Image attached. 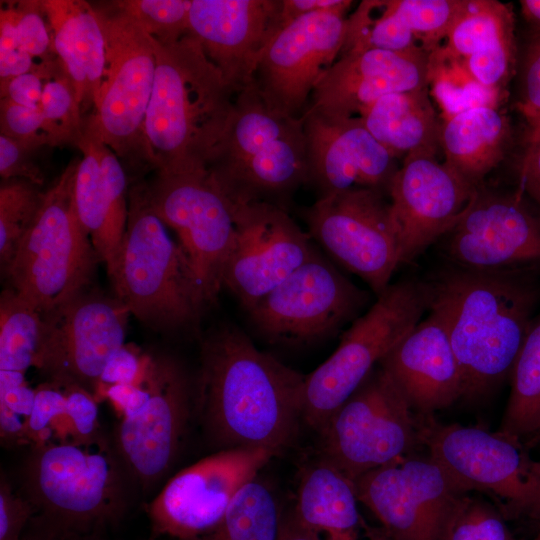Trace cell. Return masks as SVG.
Masks as SVG:
<instances>
[{"label": "cell", "mask_w": 540, "mask_h": 540, "mask_svg": "<svg viewBox=\"0 0 540 540\" xmlns=\"http://www.w3.org/2000/svg\"><path fill=\"white\" fill-rule=\"evenodd\" d=\"M156 70L144 123L155 172L207 168L231 120L235 94L189 33L156 42Z\"/></svg>", "instance_id": "obj_2"}, {"label": "cell", "mask_w": 540, "mask_h": 540, "mask_svg": "<svg viewBox=\"0 0 540 540\" xmlns=\"http://www.w3.org/2000/svg\"><path fill=\"white\" fill-rule=\"evenodd\" d=\"M368 294L315 250L247 312L271 342L308 343L337 332L366 305Z\"/></svg>", "instance_id": "obj_13"}, {"label": "cell", "mask_w": 540, "mask_h": 540, "mask_svg": "<svg viewBox=\"0 0 540 540\" xmlns=\"http://www.w3.org/2000/svg\"><path fill=\"white\" fill-rule=\"evenodd\" d=\"M528 122L527 144L540 142V112L524 115Z\"/></svg>", "instance_id": "obj_57"}, {"label": "cell", "mask_w": 540, "mask_h": 540, "mask_svg": "<svg viewBox=\"0 0 540 540\" xmlns=\"http://www.w3.org/2000/svg\"><path fill=\"white\" fill-rule=\"evenodd\" d=\"M0 130L1 135L32 148L50 146L39 108L25 107L1 98Z\"/></svg>", "instance_id": "obj_43"}, {"label": "cell", "mask_w": 540, "mask_h": 540, "mask_svg": "<svg viewBox=\"0 0 540 540\" xmlns=\"http://www.w3.org/2000/svg\"><path fill=\"white\" fill-rule=\"evenodd\" d=\"M433 84L435 96L446 118L478 106L497 107L501 93L479 84L463 62L448 54L443 47L428 57V84Z\"/></svg>", "instance_id": "obj_36"}, {"label": "cell", "mask_w": 540, "mask_h": 540, "mask_svg": "<svg viewBox=\"0 0 540 540\" xmlns=\"http://www.w3.org/2000/svg\"><path fill=\"white\" fill-rule=\"evenodd\" d=\"M352 3L350 0H282V24L317 11L348 10Z\"/></svg>", "instance_id": "obj_53"}, {"label": "cell", "mask_w": 540, "mask_h": 540, "mask_svg": "<svg viewBox=\"0 0 540 540\" xmlns=\"http://www.w3.org/2000/svg\"><path fill=\"white\" fill-rule=\"evenodd\" d=\"M379 362L417 415H434L463 397L448 329L435 308Z\"/></svg>", "instance_id": "obj_26"}, {"label": "cell", "mask_w": 540, "mask_h": 540, "mask_svg": "<svg viewBox=\"0 0 540 540\" xmlns=\"http://www.w3.org/2000/svg\"><path fill=\"white\" fill-rule=\"evenodd\" d=\"M38 150L0 134V175L2 180L20 178L39 187L42 186L44 175L35 157Z\"/></svg>", "instance_id": "obj_47"}, {"label": "cell", "mask_w": 540, "mask_h": 540, "mask_svg": "<svg viewBox=\"0 0 540 540\" xmlns=\"http://www.w3.org/2000/svg\"><path fill=\"white\" fill-rule=\"evenodd\" d=\"M347 10L317 11L283 25L266 48L255 86L266 106L300 118L326 71L341 54Z\"/></svg>", "instance_id": "obj_17"}, {"label": "cell", "mask_w": 540, "mask_h": 540, "mask_svg": "<svg viewBox=\"0 0 540 540\" xmlns=\"http://www.w3.org/2000/svg\"><path fill=\"white\" fill-rule=\"evenodd\" d=\"M318 433L320 458L353 482L419 443L416 414L379 365Z\"/></svg>", "instance_id": "obj_11"}, {"label": "cell", "mask_w": 540, "mask_h": 540, "mask_svg": "<svg viewBox=\"0 0 540 540\" xmlns=\"http://www.w3.org/2000/svg\"><path fill=\"white\" fill-rule=\"evenodd\" d=\"M306 375L259 350L224 325L202 341L195 412L222 449L265 448L278 454L296 438Z\"/></svg>", "instance_id": "obj_1"}, {"label": "cell", "mask_w": 540, "mask_h": 540, "mask_svg": "<svg viewBox=\"0 0 540 540\" xmlns=\"http://www.w3.org/2000/svg\"><path fill=\"white\" fill-rule=\"evenodd\" d=\"M52 60L36 63L31 71L0 81L1 98L25 107L39 108Z\"/></svg>", "instance_id": "obj_49"}, {"label": "cell", "mask_w": 540, "mask_h": 540, "mask_svg": "<svg viewBox=\"0 0 540 540\" xmlns=\"http://www.w3.org/2000/svg\"><path fill=\"white\" fill-rule=\"evenodd\" d=\"M479 187L461 178L433 154L403 158L388 190L400 263H408L461 220Z\"/></svg>", "instance_id": "obj_21"}, {"label": "cell", "mask_w": 540, "mask_h": 540, "mask_svg": "<svg viewBox=\"0 0 540 540\" xmlns=\"http://www.w3.org/2000/svg\"><path fill=\"white\" fill-rule=\"evenodd\" d=\"M532 540H540V534L534 537Z\"/></svg>", "instance_id": "obj_60"}, {"label": "cell", "mask_w": 540, "mask_h": 540, "mask_svg": "<svg viewBox=\"0 0 540 540\" xmlns=\"http://www.w3.org/2000/svg\"><path fill=\"white\" fill-rule=\"evenodd\" d=\"M428 57L423 49L342 54L316 85L306 110L340 118L359 117L384 95L427 87Z\"/></svg>", "instance_id": "obj_25"}, {"label": "cell", "mask_w": 540, "mask_h": 540, "mask_svg": "<svg viewBox=\"0 0 540 540\" xmlns=\"http://www.w3.org/2000/svg\"><path fill=\"white\" fill-rule=\"evenodd\" d=\"M509 137L506 116L497 107L478 106L445 118L440 147L445 164L461 178L480 187L484 177L504 157Z\"/></svg>", "instance_id": "obj_30"}, {"label": "cell", "mask_w": 540, "mask_h": 540, "mask_svg": "<svg viewBox=\"0 0 540 540\" xmlns=\"http://www.w3.org/2000/svg\"><path fill=\"white\" fill-rule=\"evenodd\" d=\"M282 0H192L188 33L237 95L254 84L260 60L283 26Z\"/></svg>", "instance_id": "obj_22"}, {"label": "cell", "mask_w": 540, "mask_h": 540, "mask_svg": "<svg viewBox=\"0 0 540 540\" xmlns=\"http://www.w3.org/2000/svg\"><path fill=\"white\" fill-rule=\"evenodd\" d=\"M9 407L0 403L1 438L11 444L29 441L26 420Z\"/></svg>", "instance_id": "obj_55"}, {"label": "cell", "mask_w": 540, "mask_h": 540, "mask_svg": "<svg viewBox=\"0 0 540 540\" xmlns=\"http://www.w3.org/2000/svg\"><path fill=\"white\" fill-rule=\"evenodd\" d=\"M438 540H515L501 511L477 493L461 494L451 507Z\"/></svg>", "instance_id": "obj_39"}, {"label": "cell", "mask_w": 540, "mask_h": 540, "mask_svg": "<svg viewBox=\"0 0 540 540\" xmlns=\"http://www.w3.org/2000/svg\"><path fill=\"white\" fill-rule=\"evenodd\" d=\"M44 192L28 180H2L0 186V265L12 261L21 240L36 217Z\"/></svg>", "instance_id": "obj_38"}, {"label": "cell", "mask_w": 540, "mask_h": 540, "mask_svg": "<svg viewBox=\"0 0 540 540\" xmlns=\"http://www.w3.org/2000/svg\"><path fill=\"white\" fill-rule=\"evenodd\" d=\"M148 359L149 355L142 354L134 345L124 344L106 363L94 392L95 398L112 385L141 384Z\"/></svg>", "instance_id": "obj_45"}, {"label": "cell", "mask_w": 540, "mask_h": 540, "mask_svg": "<svg viewBox=\"0 0 540 540\" xmlns=\"http://www.w3.org/2000/svg\"><path fill=\"white\" fill-rule=\"evenodd\" d=\"M76 146L78 160L73 198L79 221L99 261L108 269L119 250L128 219L127 180L119 157L84 120Z\"/></svg>", "instance_id": "obj_27"}, {"label": "cell", "mask_w": 540, "mask_h": 540, "mask_svg": "<svg viewBox=\"0 0 540 540\" xmlns=\"http://www.w3.org/2000/svg\"><path fill=\"white\" fill-rule=\"evenodd\" d=\"M419 443L464 492L487 495L504 517L540 520V460L501 431L443 424L417 415Z\"/></svg>", "instance_id": "obj_9"}, {"label": "cell", "mask_w": 540, "mask_h": 540, "mask_svg": "<svg viewBox=\"0 0 540 540\" xmlns=\"http://www.w3.org/2000/svg\"><path fill=\"white\" fill-rule=\"evenodd\" d=\"M60 384L66 397L65 418L73 438L89 439L96 436L98 408L95 396L74 382Z\"/></svg>", "instance_id": "obj_46"}, {"label": "cell", "mask_w": 540, "mask_h": 540, "mask_svg": "<svg viewBox=\"0 0 540 540\" xmlns=\"http://www.w3.org/2000/svg\"><path fill=\"white\" fill-rule=\"evenodd\" d=\"M519 109L523 115L540 112V37L531 43L527 52Z\"/></svg>", "instance_id": "obj_51"}, {"label": "cell", "mask_w": 540, "mask_h": 540, "mask_svg": "<svg viewBox=\"0 0 540 540\" xmlns=\"http://www.w3.org/2000/svg\"><path fill=\"white\" fill-rule=\"evenodd\" d=\"M447 256L464 269L502 272L540 261V219L518 196L478 188L468 210L446 234Z\"/></svg>", "instance_id": "obj_23"}, {"label": "cell", "mask_w": 540, "mask_h": 540, "mask_svg": "<svg viewBox=\"0 0 540 540\" xmlns=\"http://www.w3.org/2000/svg\"><path fill=\"white\" fill-rule=\"evenodd\" d=\"M94 9L105 38L106 71L94 113L85 121L119 159L146 161L144 123L155 79V40L114 2Z\"/></svg>", "instance_id": "obj_10"}, {"label": "cell", "mask_w": 540, "mask_h": 540, "mask_svg": "<svg viewBox=\"0 0 540 540\" xmlns=\"http://www.w3.org/2000/svg\"><path fill=\"white\" fill-rule=\"evenodd\" d=\"M466 0H393V6L420 47L430 54L440 47Z\"/></svg>", "instance_id": "obj_40"}, {"label": "cell", "mask_w": 540, "mask_h": 540, "mask_svg": "<svg viewBox=\"0 0 540 540\" xmlns=\"http://www.w3.org/2000/svg\"><path fill=\"white\" fill-rule=\"evenodd\" d=\"M430 307L443 316L463 383L477 398L512 371L532 324L536 292L507 272L457 269L430 283Z\"/></svg>", "instance_id": "obj_3"}, {"label": "cell", "mask_w": 540, "mask_h": 540, "mask_svg": "<svg viewBox=\"0 0 540 540\" xmlns=\"http://www.w3.org/2000/svg\"><path fill=\"white\" fill-rule=\"evenodd\" d=\"M354 482L319 458L301 478L293 514L325 540H361L365 521Z\"/></svg>", "instance_id": "obj_31"}, {"label": "cell", "mask_w": 540, "mask_h": 540, "mask_svg": "<svg viewBox=\"0 0 540 540\" xmlns=\"http://www.w3.org/2000/svg\"><path fill=\"white\" fill-rule=\"evenodd\" d=\"M279 540H322L320 535L302 524L293 512L284 518Z\"/></svg>", "instance_id": "obj_56"}, {"label": "cell", "mask_w": 540, "mask_h": 540, "mask_svg": "<svg viewBox=\"0 0 540 540\" xmlns=\"http://www.w3.org/2000/svg\"><path fill=\"white\" fill-rule=\"evenodd\" d=\"M129 310L116 298L84 289L43 314L38 369L51 381L74 382L95 392L109 358L125 344Z\"/></svg>", "instance_id": "obj_19"}, {"label": "cell", "mask_w": 540, "mask_h": 540, "mask_svg": "<svg viewBox=\"0 0 540 540\" xmlns=\"http://www.w3.org/2000/svg\"><path fill=\"white\" fill-rule=\"evenodd\" d=\"M66 397L63 386L51 381L40 385L35 390L32 411L26 420L29 441L35 446L48 442L51 435L50 425L57 419L65 417Z\"/></svg>", "instance_id": "obj_44"}, {"label": "cell", "mask_w": 540, "mask_h": 540, "mask_svg": "<svg viewBox=\"0 0 540 540\" xmlns=\"http://www.w3.org/2000/svg\"><path fill=\"white\" fill-rule=\"evenodd\" d=\"M128 192L125 234L107 269L115 297L154 330L197 326L209 306L185 253L154 212L147 183H136Z\"/></svg>", "instance_id": "obj_4"}, {"label": "cell", "mask_w": 540, "mask_h": 540, "mask_svg": "<svg viewBox=\"0 0 540 540\" xmlns=\"http://www.w3.org/2000/svg\"><path fill=\"white\" fill-rule=\"evenodd\" d=\"M39 109L50 147L77 144L84 126L81 105L58 58L50 63Z\"/></svg>", "instance_id": "obj_37"}, {"label": "cell", "mask_w": 540, "mask_h": 540, "mask_svg": "<svg viewBox=\"0 0 540 540\" xmlns=\"http://www.w3.org/2000/svg\"><path fill=\"white\" fill-rule=\"evenodd\" d=\"M33 517V509L25 497L14 493L7 480L0 483V540H23L22 532Z\"/></svg>", "instance_id": "obj_48"}, {"label": "cell", "mask_w": 540, "mask_h": 540, "mask_svg": "<svg viewBox=\"0 0 540 540\" xmlns=\"http://www.w3.org/2000/svg\"><path fill=\"white\" fill-rule=\"evenodd\" d=\"M231 202L281 206L308 182L302 117L270 110L255 83L235 96L225 135L207 166Z\"/></svg>", "instance_id": "obj_6"}, {"label": "cell", "mask_w": 540, "mask_h": 540, "mask_svg": "<svg viewBox=\"0 0 540 540\" xmlns=\"http://www.w3.org/2000/svg\"><path fill=\"white\" fill-rule=\"evenodd\" d=\"M308 182L326 196L356 187L381 190L397 171L396 159L360 117L340 118L306 110Z\"/></svg>", "instance_id": "obj_24"}, {"label": "cell", "mask_w": 540, "mask_h": 540, "mask_svg": "<svg viewBox=\"0 0 540 540\" xmlns=\"http://www.w3.org/2000/svg\"><path fill=\"white\" fill-rule=\"evenodd\" d=\"M78 160L44 192L36 217L3 272L10 288L42 314L90 287L99 261L75 210Z\"/></svg>", "instance_id": "obj_7"}, {"label": "cell", "mask_w": 540, "mask_h": 540, "mask_svg": "<svg viewBox=\"0 0 540 540\" xmlns=\"http://www.w3.org/2000/svg\"><path fill=\"white\" fill-rule=\"evenodd\" d=\"M309 232L379 296L401 264L390 203L381 190L356 187L320 196L306 212Z\"/></svg>", "instance_id": "obj_14"}, {"label": "cell", "mask_w": 540, "mask_h": 540, "mask_svg": "<svg viewBox=\"0 0 540 540\" xmlns=\"http://www.w3.org/2000/svg\"><path fill=\"white\" fill-rule=\"evenodd\" d=\"M43 314L7 288L0 297V370L38 368L43 350Z\"/></svg>", "instance_id": "obj_35"}, {"label": "cell", "mask_w": 540, "mask_h": 540, "mask_svg": "<svg viewBox=\"0 0 540 540\" xmlns=\"http://www.w3.org/2000/svg\"><path fill=\"white\" fill-rule=\"evenodd\" d=\"M524 16L540 25V0H522L520 1Z\"/></svg>", "instance_id": "obj_59"}, {"label": "cell", "mask_w": 540, "mask_h": 540, "mask_svg": "<svg viewBox=\"0 0 540 540\" xmlns=\"http://www.w3.org/2000/svg\"><path fill=\"white\" fill-rule=\"evenodd\" d=\"M35 400L32 390L24 377V373L0 370V403L21 415L27 420Z\"/></svg>", "instance_id": "obj_50"}, {"label": "cell", "mask_w": 540, "mask_h": 540, "mask_svg": "<svg viewBox=\"0 0 540 540\" xmlns=\"http://www.w3.org/2000/svg\"><path fill=\"white\" fill-rule=\"evenodd\" d=\"M17 12V30L22 48L40 62L57 58L51 28L41 1L14 2Z\"/></svg>", "instance_id": "obj_42"}, {"label": "cell", "mask_w": 540, "mask_h": 540, "mask_svg": "<svg viewBox=\"0 0 540 540\" xmlns=\"http://www.w3.org/2000/svg\"><path fill=\"white\" fill-rule=\"evenodd\" d=\"M358 501L397 540H438L456 499L465 493L429 454H410L359 476Z\"/></svg>", "instance_id": "obj_18"}, {"label": "cell", "mask_w": 540, "mask_h": 540, "mask_svg": "<svg viewBox=\"0 0 540 540\" xmlns=\"http://www.w3.org/2000/svg\"><path fill=\"white\" fill-rule=\"evenodd\" d=\"M366 129L395 158L410 154L436 155L442 124L427 87L382 96L361 114Z\"/></svg>", "instance_id": "obj_32"}, {"label": "cell", "mask_w": 540, "mask_h": 540, "mask_svg": "<svg viewBox=\"0 0 540 540\" xmlns=\"http://www.w3.org/2000/svg\"><path fill=\"white\" fill-rule=\"evenodd\" d=\"M147 192L156 215L176 232L208 306L213 305L235 234L230 201L207 168L156 172Z\"/></svg>", "instance_id": "obj_12"}, {"label": "cell", "mask_w": 540, "mask_h": 540, "mask_svg": "<svg viewBox=\"0 0 540 540\" xmlns=\"http://www.w3.org/2000/svg\"><path fill=\"white\" fill-rule=\"evenodd\" d=\"M230 203L235 234L222 281L248 311L315 249L285 208L267 202Z\"/></svg>", "instance_id": "obj_20"}, {"label": "cell", "mask_w": 540, "mask_h": 540, "mask_svg": "<svg viewBox=\"0 0 540 540\" xmlns=\"http://www.w3.org/2000/svg\"><path fill=\"white\" fill-rule=\"evenodd\" d=\"M23 540H27L26 538H24ZM31 540H35V539H31ZM37 540H42L41 538H38Z\"/></svg>", "instance_id": "obj_61"}, {"label": "cell", "mask_w": 540, "mask_h": 540, "mask_svg": "<svg viewBox=\"0 0 540 540\" xmlns=\"http://www.w3.org/2000/svg\"><path fill=\"white\" fill-rule=\"evenodd\" d=\"M257 477L238 491L219 524L196 540H279L285 516L273 490Z\"/></svg>", "instance_id": "obj_33"}, {"label": "cell", "mask_w": 540, "mask_h": 540, "mask_svg": "<svg viewBox=\"0 0 540 540\" xmlns=\"http://www.w3.org/2000/svg\"><path fill=\"white\" fill-rule=\"evenodd\" d=\"M142 382L148 389L147 402L134 416L122 418L116 440L126 470L149 487L177 456L195 410V385L170 355H149Z\"/></svg>", "instance_id": "obj_16"}, {"label": "cell", "mask_w": 540, "mask_h": 540, "mask_svg": "<svg viewBox=\"0 0 540 540\" xmlns=\"http://www.w3.org/2000/svg\"><path fill=\"white\" fill-rule=\"evenodd\" d=\"M277 455L265 448L222 449L181 470L148 506L154 533L179 540L209 533L238 491Z\"/></svg>", "instance_id": "obj_15"}, {"label": "cell", "mask_w": 540, "mask_h": 540, "mask_svg": "<svg viewBox=\"0 0 540 540\" xmlns=\"http://www.w3.org/2000/svg\"><path fill=\"white\" fill-rule=\"evenodd\" d=\"M520 172L524 189L540 205V142L527 144Z\"/></svg>", "instance_id": "obj_54"}, {"label": "cell", "mask_w": 540, "mask_h": 540, "mask_svg": "<svg viewBox=\"0 0 540 540\" xmlns=\"http://www.w3.org/2000/svg\"><path fill=\"white\" fill-rule=\"evenodd\" d=\"M430 283L402 280L390 284L356 318L333 354L306 375L302 418L319 432L357 390L383 357L430 308Z\"/></svg>", "instance_id": "obj_8"}, {"label": "cell", "mask_w": 540, "mask_h": 540, "mask_svg": "<svg viewBox=\"0 0 540 540\" xmlns=\"http://www.w3.org/2000/svg\"><path fill=\"white\" fill-rule=\"evenodd\" d=\"M42 6L79 104H94L106 71L105 38L94 6L83 0H42Z\"/></svg>", "instance_id": "obj_29"}, {"label": "cell", "mask_w": 540, "mask_h": 540, "mask_svg": "<svg viewBox=\"0 0 540 540\" xmlns=\"http://www.w3.org/2000/svg\"><path fill=\"white\" fill-rule=\"evenodd\" d=\"M511 372V392L499 431L526 443L540 437V316L532 322Z\"/></svg>", "instance_id": "obj_34"}, {"label": "cell", "mask_w": 540, "mask_h": 540, "mask_svg": "<svg viewBox=\"0 0 540 540\" xmlns=\"http://www.w3.org/2000/svg\"><path fill=\"white\" fill-rule=\"evenodd\" d=\"M114 3L160 44L177 42L188 34L192 0H120Z\"/></svg>", "instance_id": "obj_41"}, {"label": "cell", "mask_w": 540, "mask_h": 540, "mask_svg": "<svg viewBox=\"0 0 540 540\" xmlns=\"http://www.w3.org/2000/svg\"><path fill=\"white\" fill-rule=\"evenodd\" d=\"M361 540H397L383 527L370 526L366 522L363 527Z\"/></svg>", "instance_id": "obj_58"}, {"label": "cell", "mask_w": 540, "mask_h": 540, "mask_svg": "<svg viewBox=\"0 0 540 540\" xmlns=\"http://www.w3.org/2000/svg\"><path fill=\"white\" fill-rule=\"evenodd\" d=\"M513 15L495 0H466L444 50L482 86L502 93L514 64Z\"/></svg>", "instance_id": "obj_28"}, {"label": "cell", "mask_w": 540, "mask_h": 540, "mask_svg": "<svg viewBox=\"0 0 540 540\" xmlns=\"http://www.w3.org/2000/svg\"><path fill=\"white\" fill-rule=\"evenodd\" d=\"M148 389L143 382L135 384H117L107 387L99 397L107 398L122 418L137 414L148 399Z\"/></svg>", "instance_id": "obj_52"}, {"label": "cell", "mask_w": 540, "mask_h": 540, "mask_svg": "<svg viewBox=\"0 0 540 540\" xmlns=\"http://www.w3.org/2000/svg\"><path fill=\"white\" fill-rule=\"evenodd\" d=\"M25 471V497L44 524L43 540H65L97 531L124 511V472L96 435L35 446Z\"/></svg>", "instance_id": "obj_5"}]
</instances>
